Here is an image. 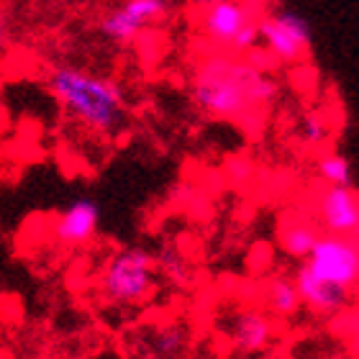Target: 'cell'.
<instances>
[{"mask_svg": "<svg viewBox=\"0 0 359 359\" xmlns=\"http://www.w3.org/2000/svg\"><path fill=\"white\" fill-rule=\"evenodd\" d=\"M303 306V295L298 290L295 277H272L264 287V308L275 318H290Z\"/></svg>", "mask_w": 359, "mask_h": 359, "instance_id": "cell-13", "label": "cell"}, {"mask_svg": "<svg viewBox=\"0 0 359 359\" xmlns=\"http://www.w3.org/2000/svg\"><path fill=\"white\" fill-rule=\"evenodd\" d=\"M316 216L326 233L357 236L359 233V195L346 185H329L318 193Z\"/></svg>", "mask_w": 359, "mask_h": 359, "instance_id": "cell-8", "label": "cell"}, {"mask_svg": "<svg viewBox=\"0 0 359 359\" xmlns=\"http://www.w3.org/2000/svg\"><path fill=\"white\" fill-rule=\"evenodd\" d=\"M157 255L142 247H126L105 262L100 292L116 306H136L157 290Z\"/></svg>", "mask_w": 359, "mask_h": 359, "instance_id": "cell-3", "label": "cell"}, {"mask_svg": "<svg viewBox=\"0 0 359 359\" xmlns=\"http://www.w3.org/2000/svg\"><path fill=\"white\" fill-rule=\"evenodd\" d=\"M262 39V18H255V21H249L244 29L239 31V36L233 39V52H252L257 46V41Z\"/></svg>", "mask_w": 359, "mask_h": 359, "instance_id": "cell-18", "label": "cell"}, {"mask_svg": "<svg viewBox=\"0 0 359 359\" xmlns=\"http://www.w3.org/2000/svg\"><path fill=\"white\" fill-rule=\"evenodd\" d=\"M316 172H318V177H321L326 185L352 187V182H354L352 165H349V159H346L344 154H339V151H329V154L318 157V162H316Z\"/></svg>", "mask_w": 359, "mask_h": 359, "instance_id": "cell-15", "label": "cell"}, {"mask_svg": "<svg viewBox=\"0 0 359 359\" xmlns=\"http://www.w3.org/2000/svg\"><path fill=\"white\" fill-rule=\"evenodd\" d=\"M187 349V334L180 323H167V326H159L149 334L147 344H144V354L159 359H170V357H182Z\"/></svg>", "mask_w": 359, "mask_h": 359, "instance_id": "cell-14", "label": "cell"}, {"mask_svg": "<svg viewBox=\"0 0 359 359\" xmlns=\"http://www.w3.org/2000/svg\"><path fill=\"white\" fill-rule=\"evenodd\" d=\"M97 218H100V210H97V203L90 201V198H80L69 205L65 213H62L52 226L54 239L65 244V247H80V244H88L97 231Z\"/></svg>", "mask_w": 359, "mask_h": 359, "instance_id": "cell-11", "label": "cell"}, {"mask_svg": "<svg viewBox=\"0 0 359 359\" xmlns=\"http://www.w3.org/2000/svg\"><path fill=\"white\" fill-rule=\"evenodd\" d=\"M257 6L249 0H218L213 6L203 8L201 15V29L203 34L218 44L221 49H231L233 39L239 36V31L249 21L257 18Z\"/></svg>", "mask_w": 359, "mask_h": 359, "instance_id": "cell-7", "label": "cell"}, {"mask_svg": "<svg viewBox=\"0 0 359 359\" xmlns=\"http://www.w3.org/2000/svg\"><path fill=\"white\" fill-rule=\"evenodd\" d=\"M354 354H359V316H354Z\"/></svg>", "mask_w": 359, "mask_h": 359, "instance_id": "cell-20", "label": "cell"}, {"mask_svg": "<svg viewBox=\"0 0 359 359\" xmlns=\"http://www.w3.org/2000/svg\"><path fill=\"white\" fill-rule=\"evenodd\" d=\"M226 337L231 339V346L241 354H257L267 349L275 337V326L269 316L259 313L255 308H239L229 316Z\"/></svg>", "mask_w": 359, "mask_h": 359, "instance_id": "cell-10", "label": "cell"}, {"mask_svg": "<svg viewBox=\"0 0 359 359\" xmlns=\"http://www.w3.org/2000/svg\"><path fill=\"white\" fill-rule=\"evenodd\" d=\"M170 11L167 0H123L116 11L103 15L100 31L116 44H128L142 34L149 23L159 21Z\"/></svg>", "mask_w": 359, "mask_h": 359, "instance_id": "cell-6", "label": "cell"}, {"mask_svg": "<svg viewBox=\"0 0 359 359\" xmlns=\"http://www.w3.org/2000/svg\"><path fill=\"white\" fill-rule=\"evenodd\" d=\"M195 8H208V6H213V3H218V0H190Z\"/></svg>", "mask_w": 359, "mask_h": 359, "instance_id": "cell-21", "label": "cell"}, {"mask_svg": "<svg viewBox=\"0 0 359 359\" xmlns=\"http://www.w3.org/2000/svg\"><path fill=\"white\" fill-rule=\"evenodd\" d=\"M295 283H298V290L303 295V306L316 316H339L349 303V295H352V290H346L344 285L316 277L306 267V262L300 264V269L295 272Z\"/></svg>", "mask_w": 359, "mask_h": 359, "instance_id": "cell-9", "label": "cell"}, {"mask_svg": "<svg viewBox=\"0 0 359 359\" xmlns=\"http://www.w3.org/2000/svg\"><path fill=\"white\" fill-rule=\"evenodd\" d=\"M157 269H162L172 283L177 285L187 283V264L172 244H162V249H159L157 255Z\"/></svg>", "mask_w": 359, "mask_h": 359, "instance_id": "cell-16", "label": "cell"}, {"mask_svg": "<svg viewBox=\"0 0 359 359\" xmlns=\"http://www.w3.org/2000/svg\"><path fill=\"white\" fill-rule=\"evenodd\" d=\"M226 172L231 175L233 182H247L249 177H252V172H255V167L249 165L247 159H239V157H233L226 162Z\"/></svg>", "mask_w": 359, "mask_h": 359, "instance_id": "cell-19", "label": "cell"}, {"mask_svg": "<svg viewBox=\"0 0 359 359\" xmlns=\"http://www.w3.org/2000/svg\"><path fill=\"white\" fill-rule=\"evenodd\" d=\"M262 41L275 60L292 65L303 60L311 49V26L300 13L280 11L262 18Z\"/></svg>", "mask_w": 359, "mask_h": 359, "instance_id": "cell-5", "label": "cell"}, {"mask_svg": "<svg viewBox=\"0 0 359 359\" xmlns=\"http://www.w3.org/2000/svg\"><path fill=\"white\" fill-rule=\"evenodd\" d=\"M326 134H329V126L326 121L318 116V113H311L306 118L300 121V142L306 147H318V144L326 142Z\"/></svg>", "mask_w": 359, "mask_h": 359, "instance_id": "cell-17", "label": "cell"}, {"mask_svg": "<svg viewBox=\"0 0 359 359\" xmlns=\"http://www.w3.org/2000/svg\"><path fill=\"white\" fill-rule=\"evenodd\" d=\"M46 88L62 108L90 131L111 136L123 126L126 100L113 80L75 67H54L46 77Z\"/></svg>", "mask_w": 359, "mask_h": 359, "instance_id": "cell-2", "label": "cell"}, {"mask_svg": "<svg viewBox=\"0 0 359 359\" xmlns=\"http://www.w3.org/2000/svg\"><path fill=\"white\" fill-rule=\"evenodd\" d=\"M303 262L316 277L344 285L346 290L359 287V244L352 236L321 233L313 252Z\"/></svg>", "mask_w": 359, "mask_h": 359, "instance_id": "cell-4", "label": "cell"}, {"mask_svg": "<svg viewBox=\"0 0 359 359\" xmlns=\"http://www.w3.org/2000/svg\"><path fill=\"white\" fill-rule=\"evenodd\" d=\"M249 3L257 8H267V6H272V3H277V0H249Z\"/></svg>", "mask_w": 359, "mask_h": 359, "instance_id": "cell-22", "label": "cell"}, {"mask_svg": "<svg viewBox=\"0 0 359 359\" xmlns=\"http://www.w3.org/2000/svg\"><path fill=\"white\" fill-rule=\"evenodd\" d=\"M318 236L321 233L316 231V226L308 218L292 216L280 224V244H283L285 255L292 257V259H308Z\"/></svg>", "mask_w": 359, "mask_h": 359, "instance_id": "cell-12", "label": "cell"}, {"mask_svg": "<svg viewBox=\"0 0 359 359\" xmlns=\"http://www.w3.org/2000/svg\"><path fill=\"white\" fill-rule=\"evenodd\" d=\"M277 80L255 67V62L210 57L198 67L193 80V103L216 118H244L277 97Z\"/></svg>", "mask_w": 359, "mask_h": 359, "instance_id": "cell-1", "label": "cell"}]
</instances>
